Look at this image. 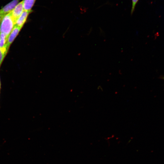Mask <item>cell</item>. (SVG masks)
Wrapping results in <instances>:
<instances>
[{"label": "cell", "instance_id": "4fadbf2b", "mask_svg": "<svg viewBox=\"0 0 164 164\" xmlns=\"http://www.w3.org/2000/svg\"></svg>", "mask_w": 164, "mask_h": 164}, {"label": "cell", "instance_id": "277c9868", "mask_svg": "<svg viewBox=\"0 0 164 164\" xmlns=\"http://www.w3.org/2000/svg\"><path fill=\"white\" fill-rule=\"evenodd\" d=\"M24 11L22 2L21 1L19 2L14 9L10 12L15 22L21 15Z\"/></svg>", "mask_w": 164, "mask_h": 164}, {"label": "cell", "instance_id": "5b68a950", "mask_svg": "<svg viewBox=\"0 0 164 164\" xmlns=\"http://www.w3.org/2000/svg\"><path fill=\"white\" fill-rule=\"evenodd\" d=\"M32 11H24L21 15L16 20L15 26L22 28L26 21L28 17Z\"/></svg>", "mask_w": 164, "mask_h": 164}, {"label": "cell", "instance_id": "52a82bcc", "mask_svg": "<svg viewBox=\"0 0 164 164\" xmlns=\"http://www.w3.org/2000/svg\"><path fill=\"white\" fill-rule=\"evenodd\" d=\"M36 0H23L22 1L24 11H32V9Z\"/></svg>", "mask_w": 164, "mask_h": 164}, {"label": "cell", "instance_id": "9c48e42d", "mask_svg": "<svg viewBox=\"0 0 164 164\" xmlns=\"http://www.w3.org/2000/svg\"><path fill=\"white\" fill-rule=\"evenodd\" d=\"M5 56V54L0 49V67L2 63Z\"/></svg>", "mask_w": 164, "mask_h": 164}, {"label": "cell", "instance_id": "8992f818", "mask_svg": "<svg viewBox=\"0 0 164 164\" xmlns=\"http://www.w3.org/2000/svg\"><path fill=\"white\" fill-rule=\"evenodd\" d=\"M7 38L4 34L0 32V49L6 55L8 51L6 46Z\"/></svg>", "mask_w": 164, "mask_h": 164}, {"label": "cell", "instance_id": "7c38bea8", "mask_svg": "<svg viewBox=\"0 0 164 164\" xmlns=\"http://www.w3.org/2000/svg\"><path fill=\"white\" fill-rule=\"evenodd\" d=\"M162 78L164 80V77H162Z\"/></svg>", "mask_w": 164, "mask_h": 164}, {"label": "cell", "instance_id": "ba28073f", "mask_svg": "<svg viewBox=\"0 0 164 164\" xmlns=\"http://www.w3.org/2000/svg\"><path fill=\"white\" fill-rule=\"evenodd\" d=\"M138 0H132V5L131 11V14L132 15L133 14L135 10V8L136 4H137Z\"/></svg>", "mask_w": 164, "mask_h": 164}, {"label": "cell", "instance_id": "6da1fadb", "mask_svg": "<svg viewBox=\"0 0 164 164\" xmlns=\"http://www.w3.org/2000/svg\"><path fill=\"white\" fill-rule=\"evenodd\" d=\"M15 22L11 12L3 15L0 23V32L8 37L15 26Z\"/></svg>", "mask_w": 164, "mask_h": 164}, {"label": "cell", "instance_id": "3957f363", "mask_svg": "<svg viewBox=\"0 0 164 164\" xmlns=\"http://www.w3.org/2000/svg\"><path fill=\"white\" fill-rule=\"evenodd\" d=\"M20 0H13L0 9L2 14L4 15L10 12L19 2Z\"/></svg>", "mask_w": 164, "mask_h": 164}, {"label": "cell", "instance_id": "30bf717a", "mask_svg": "<svg viewBox=\"0 0 164 164\" xmlns=\"http://www.w3.org/2000/svg\"><path fill=\"white\" fill-rule=\"evenodd\" d=\"M3 16V15L0 12V23Z\"/></svg>", "mask_w": 164, "mask_h": 164}, {"label": "cell", "instance_id": "8fae6325", "mask_svg": "<svg viewBox=\"0 0 164 164\" xmlns=\"http://www.w3.org/2000/svg\"><path fill=\"white\" fill-rule=\"evenodd\" d=\"M1 82L0 77V91L1 88Z\"/></svg>", "mask_w": 164, "mask_h": 164}, {"label": "cell", "instance_id": "7a4b0ae2", "mask_svg": "<svg viewBox=\"0 0 164 164\" xmlns=\"http://www.w3.org/2000/svg\"><path fill=\"white\" fill-rule=\"evenodd\" d=\"M22 28L15 26L9 36L7 41L6 46L8 51L9 47L16 38Z\"/></svg>", "mask_w": 164, "mask_h": 164}]
</instances>
